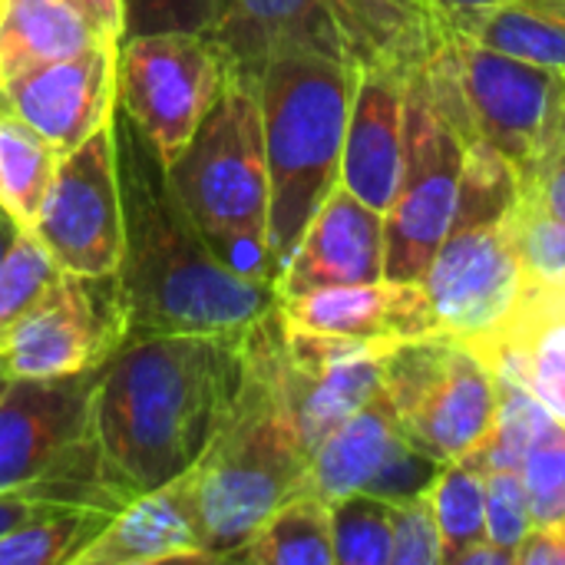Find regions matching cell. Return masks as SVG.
<instances>
[{
  "mask_svg": "<svg viewBox=\"0 0 565 565\" xmlns=\"http://www.w3.org/2000/svg\"><path fill=\"white\" fill-rule=\"evenodd\" d=\"M245 381V331L129 338L96 374L93 447L103 487L126 500L185 477Z\"/></svg>",
  "mask_w": 565,
  "mask_h": 565,
  "instance_id": "6da1fadb",
  "label": "cell"
},
{
  "mask_svg": "<svg viewBox=\"0 0 565 565\" xmlns=\"http://www.w3.org/2000/svg\"><path fill=\"white\" fill-rule=\"evenodd\" d=\"M113 136L126 228L116 278L129 311V338L172 331L232 334L255 324L278 301L275 288L232 271L209 252L169 182V169L119 103L113 109Z\"/></svg>",
  "mask_w": 565,
  "mask_h": 565,
  "instance_id": "7a4b0ae2",
  "label": "cell"
},
{
  "mask_svg": "<svg viewBox=\"0 0 565 565\" xmlns=\"http://www.w3.org/2000/svg\"><path fill=\"white\" fill-rule=\"evenodd\" d=\"M252 83L265 129L268 248L278 278L305 225L341 182L354 66L315 50H278Z\"/></svg>",
  "mask_w": 565,
  "mask_h": 565,
  "instance_id": "3957f363",
  "label": "cell"
},
{
  "mask_svg": "<svg viewBox=\"0 0 565 565\" xmlns=\"http://www.w3.org/2000/svg\"><path fill=\"white\" fill-rule=\"evenodd\" d=\"M169 182L209 252L232 271L275 288L268 248V159L255 83L228 76L189 146L169 166Z\"/></svg>",
  "mask_w": 565,
  "mask_h": 565,
  "instance_id": "277c9868",
  "label": "cell"
},
{
  "mask_svg": "<svg viewBox=\"0 0 565 565\" xmlns=\"http://www.w3.org/2000/svg\"><path fill=\"white\" fill-rule=\"evenodd\" d=\"M308 470L311 450L245 351V381L235 407L202 460L185 473L212 563H228L275 507L308 490Z\"/></svg>",
  "mask_w": 565,
  "mask_h": 565,
  "instance_id": "5b68a950",
  "label": "cell"
},
{
  "mask_svg": "<svg viewBox=\"0 0 565 565\" xmlns=\"http://www.w3.org/2000/svg\"><path fill=\"white\" fill-rule=\"evenodd\" d=\"M96 374L10 377L0 391V493H40L116 513L93 447Z\"/></svg>",
  "mask_w": 565,
  "mask_h": 565,
  "instance_id": "8992f818",
  "label": "cell"
},
{
  "mask_svg": "<svg viewBox=\"0 0 565 565\" xmlns=\"http://www.w3.org/2000/svg\"><path fill=\"white\" fill-rule=\"evenodd\" d=\"M477 136L447 116L420 66L407 76L404 99V175L384 212V278L420 281L430 258L454 228L460 209L463 152Z\"/></svg>",
  "mask_w": 565,
  "mask_h": 565,
  "instance_id": "52a82bcc",
  "label": "cell"
},
{
  "mask_svg": "<svg viewBox=\"0 0 565 565\" xmlns=\"http://www.w3.org/2000/svg\"><path fill=\"white\" fill-rule=\"evenodd\" d=\"M381 387L397 411L404 437L447 463L473 454L497 424V374L450 334L391 344Z\"/></svg>",
  "mask_w": 565,
  "mask_h": 565,
  "instance_id": "ba28073f",
  "label": "cell"
},
{
  "mask_svg": "<svg viewBox=\"0 0 565 565\" xmlns=\"http://www.w3.org/2000/svg\"><path fill=\"white\" fill-rule=\"evenodd\" d=\"M457 83L473 132L533 185L565 146V70L536 66L490 50L463 33H447Z\"/></svg>",
  "mask_w": 565,
  "mask_h": 565,
  "instance_id": "9c48e42d",
  "label": "cell"
},
{
  "mask_svg": "<svg viewBox=\"0 0 565 565\" xmlns=\"http://www.w3.org/2000/svg\"><path fill=\"white\" fill-rule=\"evenodd\" d=\"M232 63L209 33H142L119 43L116 103L169 169L218 103Z\"/></svg>",
  "mask_w": 565,
  "mask_h": 565,
  "instance_id": "30bf717a",
  "label": "cell"
},
{
  "mask_svg": "<svg viewBox=\"0 0 565 565\" xmlns=\"http://www.w3.org/2000/svg\"><path fill=\"white\" fill-rule=\"evenodd\" d=\"M129 341V311L116 275L56 271L40 298L3 331L0 364L10 377H70L99 371Z\"/></svg>",
  "mask_w": 565,
  "mask_h": 565,
  "instance_id": "8fae6325",
  "label": "cell"
},
{
  "mask_svg": "<svg viewBox=\"0 0 565 565\" xmlns=\"http://www.w3.org/2000/svg\"><path fill=\"white\" fill-rule=\"evenodd\" d=\"M420 285L437 334H450L470 348L493 341L523 301V271L510 242L507 212L460 209Z\"/></svg>",
  "mask_w": 565,
  "mask_h": 565,
  "instance_id": "7c38bea8",
  "label": "cell"
},
{
  "mask_svg": "<svg viewBox=\"0 0 565 565\" xmlns=\"http://www.w3.org/2000/svg\"><path fill=\"white\" fill-rule=\"evenodd\" d=\"M60 271L103 278L122 265V192L113 119L60 156L30 228Z\"/></svg>",
  "mask_w": 565,
  "mask_h": 565,
  "instance_id": "4fadbf2b",
  "label": "cell"
},
{
  "mask_svg": "<svg viewBox=\"0 0 565 565\" xmlns=\"http://www.w3.org/2000/svg\"><path fill=\"white\" fill-rule=\"evenodd\" d=\"M119 43L99 40L73 56L33 66L0 86V106L33 126L60 156L113 119Z\"/></svg>",
  "mask_w": 565,
  "mask_h": 565,
  "instance_id": "5bb4252c",
  "label": "cell"
},
{
  "mask_svg": "<svg viewBox=\"0 0 565 565\" xmlns=\"http://www.w3.org/2000/svg\"><path fill=\"white\" fill-rule=\"evenodd\" d=\"M384 278V212L364 205L341 182L305 225L275 278V298H298L338 285Z\"/></svg>",
  "mask_w": 565,
  "mask_h": 565,
  "instance_id": "9a60e30c",
  "label": "cell"
},
{
  "mask_svg": "<svg viewBox=\"0 0 565 565\" xmlns=\"http://www.w3.org/2000/svg\"><path fill=\"white\" fill-rule=\"evenodd\" d=\"M411 70L364 63L354 70L341 152V185L364 205L387 212L404 175V99Z\"/></svg>",
  "mask_w": 565,
  "mask_h": 565,
  "instance_id": "2e32d148",
  "label": "cell"
},
{
  "mask_svg": "<svg viewBox=\"0 0 565 565\" xmlns=\"http://www.w3.org/2000/svg\"><path fill=\"white\" fill-rule=\"evenodd\" d=\"M212 563L189 477L126 500L73 565Z\"/></svg>",
  "mask_w": 565,
  "mask_h": 565,
  "instance_id": "e0dca14e",
  "label": "cell"
},
{
  "mask_svg": "<svg viewBox=\"0 0 565 565\" xmlns=\"http://www.w3.org/2000/svg\"><path fill=\"white\" fill-rule=\"evenodd\" d=\"M281 321L301 331L344 334L361 341H411L437 334V321L420 281H367L308 291L275 301Z\"/></svg>",
  "mask_w": 565,
  "mask_h": 565,
  "instance_id": "ac0fdd59",
  "label": "cell"
},
{
  "mask_svg": "<svg viewBox=\"0 0 565 565\" xmlns=\"http://www.w3.org/2000/svg\"><path fill=\"white\" fill-rule=\"evenodd\" d=\"M209 36L225 50L232 70L245 76L278 50H315L351 63L334 0H215Z\"/></svg>",
  "mask_w": 565,
  "mask_h": 565,
  "instance_id": "d6986e66",
  "label": "cell"
},
{
  "mask_svg": "<svg viewBox=\"0 0 565 565\" xmlns=\"http://www.w3.org/2000/svg\"><path fill=\"white\" fill-rule=\"evenodd\" d=\"M401 437L404 430L397 411L381 387L364 407H358L318 444L308 470V490L318 493L328 507L341 497L361 493Z\"/></svg>",
  "mask_w": 565,
  "mask_h": 565,
  "instance_id": "ffe728a7",
  "label": "cell"
},
{
  "mask_svg": "<svg viewBox=\"0 0 565 565\" xmlns=\"http://www.w3.org/2000/svg\"><path fill=\"white\" fill-rule=\"evenodd\" d=\"M106 36L70 0H0V86Z\"/></svg>",
  "mask_w": 565,
  "mask_h": 565,
  "instance_id": "44dd1931",
  "label": "cell"
},
{
  "mask_svg": "<svg viewBox=\"0 0 565 565\" xmlns=\"http://www.w3.org/2000/svg\"><path fill=\"white\" fill-rule=\"evenodd\" d=\"M507 56L565 70V0H510L450 26Z\"/></svg>",
  "mask_w": 565,
  "mask_h": 565,
  "instance_id": "7402d4cb",
  "label": "cell"
},
{
  "mask_svg": "<svg viewBox=\"0 0 565 565\" xmlns=\"http://www.w3.org/2000/svg\"><path fill=\"white\" fill-rule=\"evenodd\" d=\"M228 563L334 565L331 507L311 490L288 497L262 520V526Z\"/></svg>",
  "mask_w": 565,
  "mask_h": 565,
  "instance_id": "603a6c76",
  "label": "cell"
},
{
  "mask_svg": "<svg viewBox=\"0 0 565 565\" xmlns=\"http://www.w3.org/2000/svg\"><path fill=\"white\" fill-rule=\"evenodd\" d=\"M56 166L60 152L17 113L0 106V215L17 232L33 228Z\"/></svg>",
  "mask_w": 565,
  "mask_h": 565,
  "instance_id": "cb8c5ba5",
  "label": "cell"
},
{
  "mask_svg": "<svg viewBox=\"0 0 565 565\" xmlns=\"http://www.w3.org/2000/svg\"><path fill=\"white\" fill-rule=\"evenodd\" d=\"M510 242L523 271V291L565 298V222H559L530 189H516L507 209Z\"/></svg>",
  "mask_w": 565,
  "mask_h": 565,
  "instance_id": "d4e9b609",
  "label": "cell"
},
{
  "mask_svg": "<svg viewBox=\"0 0 565 565\" xmlns=\"http://www.w3.org/2000/svg\"><path fill=\"white\" fill-rule=\"evenodd\" d=\"M109 516V510L93 507L33 516L0 536V565H73Z\"/></svg>",
  "mask_w": 565,
  "mask_h": 565,
  "instance_id": "484cf974",
  "label": "cell"
},
{
  "mask_svg": "<svg viewBox=\"0 0 565 565\" xmlns=\"http://www.w3.org/2000/svg\"><path fill=\"white\" fill-rule=\"evenodd\" d=\"M427 500L440 526L444 565H454L463 550L487 540V483L480 467H473L470 460L444 463Z\"/></svg>",
  "mask_w": 565,
  "mask_h": 565,
  "instance_id": "4316f807",
  "label": "cell"
},
{
  "mask_svg": "<svg viewBox=\"0 0 565 565\" xmlns=\"http://www.w3.org/2000/svg\"><path fill=\"white\" fill-rule=\"evenodd\" d=\"M334 565H391L394 553V503L351 493L331 503Z\"/></svg>",
  "mask_w": 565,
  "mask_h": 565,
  "instance_id": "83f0119b",
  "label": "cell"
},
{
  "mask_svg": "<svg viewBox=\"0 0 565 565\" xmlns=\"http://www.w3.org/2000/svg\"><path fill=\"white\" fill-rule=\"evenodd\" d=\"M520 473H523L533 526L565 530V424L553 417L536 434V440L523 457Z\"/></svg>",
  "mask_w": 565,
  "mask_h": 565,
  "instance_id": "f1b7e54d",
  "label": "cell"
},
{
  "mask_svg": "<svg viewBox=\"0 0 565 565\" xmlns=\"http://www.w3.org/2000/svg\"><path fill=\"white\" fill-rule=\"evenodd\" d=\"M60 268L33 232H17L0 258V338L40 298Z\"/></svg>",
  "mask_w": 565,
  "mask_h": 565,
  "instance_id": "f546056e",
  "label": "cell"
},
{
  "mask_svg": "<svg viewBox=\"0 0 565 565\" xmlns=\"http://www.w3.org/2000/svg\"><path fill=\"white\" fill-rule=\"evenodd\" d=\"M444 463L447 460H440V457L427 454L424 447H417L414 440L401 437L361 493L381 497L387 503H407V500L427 497L430 487L437 483Z\"/></svg>",
  "mask_w": 565,
  "mask_h": 565,
  "instance_id": "4dcf8cb0",
  "label": "cell"
},
{
  "mask_svg": "<svg viewBox=\"0 0 565 565\" xmlns=\"http://www.w3.org/2000/svg\"><path fill=\"white\" fill-rule=\"evenodd\" d=\"M487 540L516 553V546L533 530L530 500L520 470H487Z\"/></svg>",
  "mask_w": 565,
  "mask_h": 565,
  "instance_id": "1f68e13d",
  "label": "cell"
},
{
  "mask_svg": "<svg viewBox=\"0 0 565 565\" xmlns=\"http://www.w3.org/2000/svg\"><path fill=\"white\" fill-rule=\"evenodd\" d=\"M391 565H444V540L427 497L394 503Z\"/></svg>",
  "mask_w": 565,
  "mask_h": 565,
  "instance_id": "d6a6232c",
  "label": "cell"
},
{
  "mask_svg": "<svg viewBox=\"0 0 565 565\" xmlns=\"http://www.w3.org/2000/svg\"><path fill=\"white\" fill-rule=\"evenodd\" d=\"M122 10L126 36L166 30L209 33L215 26V0H122Z\"/></svg>",
  "mask_w": 565,
  "mask_h": 565,
  "instance_id": "836d02e7",
  "label": "cell"
},
{
  "mask_svg": "<svg viewBox=\"0 0 565 565\" xmlns=\"http://www.w3.org/2000/svg\"><path fill=\"white\" fill-rule=\"evenodd\" d=\"M513 565H565L563 526H533L516 546Z\"/></svg>",
  "mask_w": 565,
  "mask_h": 565,
  "instance_id": "e575fe53",
  "label": "cell"
},
{
  "mask_svg": "<svg viewBox=\"0 0 565 565\" xmlns=\"http://www.w3.org/2000/svg\"><path fill=\"white\" fill-rule=\"evenodd\" d=\"M53 510H76V507L50 500V497H40V493H30V490L0 493V536L10 533L20 523H26L33 516H43V513H53Z\"/></svg>",
  "mask_w": 565,
  "mask_h": 565,
  "instance_id": "d590c367",
  "label": "cell"
},
{
  "mask_svg": "<svg viewBox=\"0 0 565 565\" xmlns=\"http://www.w3.org/2000/svg\"><path fill=\"white\" fill-rule=\"evenodd\" d=\"M93 26L99 36L113 40V43H122L126 36V10H122V0H70Z\"/></svg>",
  "mask_w": 565,
  "mask_h": 565,
  "instance_id": "8d00e7d4",
  "label": "cell"
},
{
  "mask_svg": "<svg viewBox=\"0 0 565 565\" xmlns=\"http://www.w3.org/2000/svg\"><path fill=\"white\" fill-rule=\"evenodd\" d=\"M520 189L536 192V199H540L559 222H565V146L559 149V156L546 166V172H543L533 185H520Z\"/></svg>",
  "mask_w": 565,
  "mask_h": 565,
  "instance_id": "74e56055",
  "label": "cell"
},
{
  "mask_svg": "<svg viewBox=\"0 0 565 565\" xmlns=\"http://www.w3.org/2000/svg\"><path fill=\"white\" fill-rule=\"evenodd\" d=\"M500 3H510V0H430L444 33H450V26L470 13H480V10H490V7H500Z\"/></svg>",
  "mask_w": 565,
  "mask_h": 565,
  "instance_id": "f35d334b",
  "label": "cell"
},
{
  "mask_svg": "<svg viewBox=\"0 0 565 565\" xmlns=\"http://www.w3.org/2000/svg\"><path fill=\"white\" fill-rule=\"evenodd\" d=\"M454 565H513V553L497 546V543H490V540H483V543L463 550Z\"/></svg>",
  "mask_w": 565,
  "mask_h": 565,
  "instance_id": "ab89813d",
  "label": "cell"
},
{
  "mask_svg": "<svg viewBox=\"0 0 565 565\" xmlns=\"http://www.w3.org/2000/svg\"><path fill=\"white\" fill-rule=\"evenodd\" d=\"M13 235H17V228L0 215V258H3V252H7V245L13 242Z\"/></svg>",
  "mask_w": 565,
  "mask_h": 565,
  "instance_id": "60d3db41",
  "label": "cell"
},
{
  "mask_svg": "<svg viewBox=\"0 0 565 565\" xmlns=\"http://www.w3.org/2000/svg\"><path fill=\"white\" fill-rule=\"evenodd\" d=\"M401 3H407V7H414V10H420V13H427V17H434L437 20V13H434V7H430V0H401ZM440 23V20H437ZM444 30V26H440Z\"/></svg>",
  "mask_w": 565,
  "mask_h": 565,
  "instance_id": "b9f144b4",
  "label": "cell"
},
{
  "mask_svg": "<svg viewBox=\"0 0 565 565\" xmlns=\"http://www.w3.org/2000/svg\"><path fill=\"white\" fill-rule=\"evenodd\" d=\"M7 381H10V374H7V367L0 364V391H3V384H7Z\"/></svg>",
  "mask_w": 565,
  "mask_h": 565,
  "instance_id": "7bdbcfd3",
  "label": "cell"
}]
</instances>
